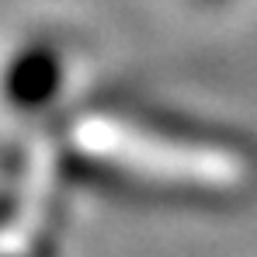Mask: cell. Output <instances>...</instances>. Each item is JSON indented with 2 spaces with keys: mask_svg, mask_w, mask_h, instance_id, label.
I'll list each match as a JSON object with an SVG mask.
<instances>
[{
  "mask_svg": "<svg viewBox=\"0 0 257 257\" xmlns=\"http://www.w3.org/2000/svg\"><path fill=\"white\" fill-rule=\"evenodd\" d=\"M132 104H115L111 111H90L73 122L70 157L84 171L128 188V195L157 198H229L250 188L254 157L243 146L215 139L177 118L125 111Z\"/></svg>",
  "mask_w": 257,
  "mask_h": 257,
  "instance_id": "6da1fadb",
  "label": "cell"
}]
</instances>
